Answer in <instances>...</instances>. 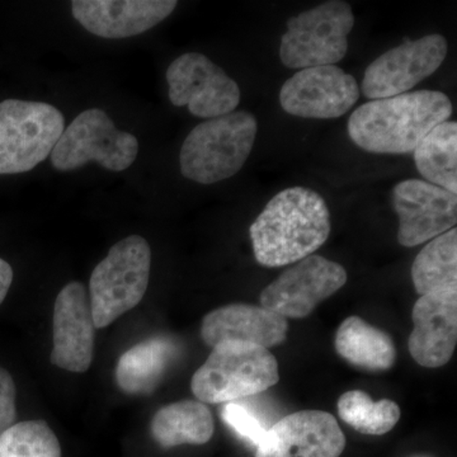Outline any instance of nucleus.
Wrapping results in <instances>:
<instances>
[{
    "label": "nucleus",
    "mask_w": 457,
    "mask_h": 457,
    "mask_svg": "<svg viewBox=\"0 0 457 457\" xmlns=\"http://www.w3.org/2000/svg\"><path fill=\"white\" fill-rule=\"evenodd\" d=\"M170 99L176 107H188L201 119H215L234 112L240 104V88L236 80L209 57L188 53L174 60L168 68Z\"/></svg>",
    "instance_id": "1a4fd4ad"
},
{
    "label": "nucleus",
    "mask_w": 457,
    "mask_h": 457,
    "mask_svg": "<svg viewBox=\"0 0 457 457\" xmlns=\"http://www.w3.org/2000/svg\"><path fill=\"white\" fill-rule=\"evenodd\" d=\"M53 330L51 363L69 372L88 371L95 356L96 327L82 282H69L57 295Z\"/></svg>",
    "instance_id": "2eb2a0df"
},
{
    "label": "nucleus",
    "mask_w": 457,
    "mask_h": 457,
    "mask_svg": "<svg viewBox=\"0 0 457 457\" xmlns=\"http://www.w3.org/2000/svg\"><path fill=\"white\" fill-rule=\"evenodd\" d=\"M347 279V270L341 264L321 255H309L262 291L261 306L285 319L305 318L341 290Z\"/></svg>",
    "instance_id": "9d476101"
},
{
    "label": "nucleus",
    "mask_w": 457,
    "mask_h": 457,
    "mask_svg": "<svg viewBox=\"0 0 457 457\" xmlns=\"http://www.w3.org/2000/svg\"><path fill=\"white\" fill-rule=\"evenodd\" d=\"M258 122L246 111L206 120L189 132L180 149L183 176L212 185L236 176L253 149Z\"/></svg>",
    "instance_id": "7ed1b4c3"
},
{
    "label": "nucleus",
    "mask_w": 457,
    "mask_h": 457,
    "mask_svg": "<svg viewBox=\"0 0 457 457\" xmlns=\"http://www.w3.org/2000/svg\"><path fill=\"white\" fill-rule=\"evenodd\" d=\"M451 114L453 104L445 93L417 90L362 104L348 120V135L365 152L407 154Z\"/></svg>",
    "instance_id": "f03ea898"
},
{
    "label": "nucleus",
    "mask_w": 457,
    "mask_h": 457,
    "mask_svg": "<svg viewBox=\"0 0 457 457\" xmlns=\"http://www.w3.org/2000/svg\"><path fill=\"white\" fill-rule=\"evenodd\" d=\"M353 25L351 5L341 0L323 3L290 18L279 46L282 64L300 71L337 64L347 54Z\"/></svg>",
    "instance_id": "0eeeda50"
},
{
    "label": "nucleus",
    "mask_w": 457,
    "mask_h": 457,
    "mask_svg": "<svg viewBox=\"0 0 457 457\" xmlns=\"http://www.w3.org/2000/svg\"><path fill=\"white\" fill-rule=\"evenodd\" d=\"M139 153V141L132 134L119 130L104 110L84 111L65 129L51 152L56 170H79L97 162L104 170H128Z\"/></svg>",
    "instance_id": "6e6552de"
},
{
    "label": "nucleus",
    "mask_w": 457,
    "mask_h": 457,
    "mask_svg": "<svg viewBox=\"0 0 457 457\" xmlns=\"http://www.w3.org/2000/svg\"><path fill=\"white\" fill-rule=\"evenodd\" d=\"M0 457H62V446L45 420H27L0 435Z\"/></svg>",
    "instance_id": "393cba45"
},
{
    "label": "nucleus",
    "mask_w": 457,
    "mask_h": 457,
    "mask_svg": "<svg viewBox=\"0 0 457 457\" xmlns=\"http://www.w3.org/2000/svg\"><path fill=\"white\" fill-rule=\"evenodd\" d=\"M16 384L7 370L0 368V435L16 422Z\"/></svg>",
    "instance_id": "bb28decb"
},
{
    "label": "nucleus",
    "mask_w": 457,
    "mask_h": 457,
    "mask_svg": "<svg viewBox=\"0 0 457 457\" xmlns=\"http://www.w3.org/2000/svg\"><path fill=\"white\" fill-rule=\"evenodd\" d=\"M411 279L422 295L457 285V230L435 237L418 253L411 266Z\"/></svg>",
    "instance_id": "5701e85b"
},
{
    "label": "nucleus",
    "mask_w": 457,
    "mask_h": 457,
    "mask_svg": "<svg viewBox=\"0 0 457 457\" xmlns=\"http://www.w3.org/2000/svg\"><path fill=\"white\" fill-rule=\"evenodd\" d=\"M399 218L398 242L417 246L442 236L457 222V196L422 179H405L393 188Z\"/></svg>",
    "instance_id": "ddd939ff"
},
{
    "label": "nucleus",
    "mask_w": 457,
    "mask_h": 457,
    "mask_svg": "<svg viewBox=\"0 0 457 457\" xmlns=\"http://www.w3.org/2000/svg\"><path fill=\"white\" fill-rule=\"evenodd\" d=\"M152 267V249L143 237L131 236L116 243L93 270L89 302L95 327L112 324L139 305L145 296Z\"/></svg>",
    "instance_id": "39448f33"
},
{
    "label": "nucleus",
    "mask_w": 457,
    "mask_h": 457,
    "mask_svg": "<svg viewBox=\"0 0 457 457\" xmlns=\"http://www.w3.org/2000/svg\"><path fill=\"white\" fill-rule=\"evenodd\" d=\"M174 0H75L78 22L102 38H128L149 31L170 16Z\"/></svg>",
    "instance_id": "f3484780"
},
{
    "label": "nucleus",
    "mask_w": 457,
    "mask_h": 457,
    "mask_svg": "<svg viewBox=\"0 0 457 457\" xmlns=\"http://www.w3.org/2000/svg\"><path fill=\"white\" fill-rule=\"evenodd\" d=\"M287 332V319L248 303L216 309L201 324V338L212 348L222 342H245L270 350L284 343Z\"/></svg>",
    "instance_id": "a211bd4d"
},
{
    "label": "nucleus",
    "mask_w": 457,
    "mask_h": 457,
    "mask_svg": "<svg viewBox=\"0 0 457 457\" xmlns=\"http://www.w3.org/2000/svg\"><path fill=\"white\" fill-rule=\"evenodd\" d=\"M345 436L323 411H295L270 426L255 457H339Z\"/></svg>",
    "instance_id": "4468645a"
},
{
    "label": "nucleus",
    "mask_w": 457,
    "mask_h": 457,
    "mask_svg": "<svg viewBox=\"0 0 457 457\" xmlns=\"http://www.w3.org/2000/svg\"><path fill=\"white\" fill-rule=\"evenodd\" d=\"M12 282H13V270L9 266L8 262L0 258V305L4 302Z\"/></svg>",
    "instance_id": "cd10ccee"
},
{
    "label": "nucleus",
    "mask_w": 457,
    "mask_h": 457,
    "mask_svg": "<svg viewBox=\"0 0 457 457\" xmlns=\"http://www.w3.org/2000/svg\"><path fill=\"white\" fill-rule=\"evenodd\" d=\"M338 413L343 422L369 436H383L392 431L402 416L399 405L393 400L374 402L362 390L343 394L338 400Z\"/></svg>",
    "instance_id": "b1692460"
},
{
    "label": "nucleus",
    "mask_w": 457,
    "mask_h": 457,
    "mask_svg": "<svg viewBox=\"0 0 457 457\" xmlns=\"http://www.w3.org/2000/svg\"><path fill=\"white\" fill-rule=\"evenodd\" d=\"M179 347L173 339L158 336L135 345L120 357L114 378L120 389L130 395H141L155 389Z\"/></svg>",
    "instance_id": "6ab92c4d"
},
{
    "label": "nucleus",
    "mask_w": 457,
    "mask_h": 457,
    "mask_svg": "<svg viewBox=\"0 0 457 457\" xmlns=\"http://www.w3.org/2000/svg\"><path fill=\"white\" fill-rule=\"evenodd\" d=\"M150 432L156 444L168 450L180 445L207 444L215 432V423L204 403L183 400L159 409L150 423Z\"/></svg>",
    "instance_id": "aec40b11"
},
{
    "label": "nucleus",
    "mask_w": 457,
    "mask_h": 457,
    "mask_svg": "<svg viewBox=\"0 0 457 457\" xmlns=\"http://www.w3.org/2000/svg\"><path fill=\"white\" fill-rule=\"evenodd\" d=\"M446 55L447 41L442 35L425 36L394 47L368 66L362 93L371 101L404 95L431 77Z\"/></svg>",
    "instance_id": "9b49d317"
},
{
    "label": "nucleus",
    "mask_w": 457,
    "mask_h": 457,
    "mask_svg": "<svg viewBox=\"0 0 457 457\" xmlns=\"http://www.w3.org/2000/svg\"><path fill=\"white\" fill-rule=\"evenodd\" d=\"M411 319V356L423 368L446 365L457 343V285L422 295L414 303Z\"/></svg>",
    "instance_id": "dca6fc26"
},
{
    "label": "nucleus",
    "mask_w": 457,
    "mask_h": 457,
    "mask_svg": "<svg viewBox=\"0 0 457 457\" xmlns=\"http://www.w3.org/2000/svg\"><path fill=\"white\" fill-rule=\"evenodd\" d=\"M360 86L336 65L303 69L286 80L279 104L286 112L303 119H338L360 98Z\"/></svg>",
    "instance_id": "f8f14e48"
},
{
    "label": "nucleus",
    "mask_w": 457,
    "mask_h": 457,
    "mask_svg": "<svg viewBox=\"0 0 457 457\" xmlns=\"http://www.w3.org/2000/svg\"><path fill=\"white\" fill-rule=\"evenodd\" d=\"M249 234L255 260L262 266L276 269L296 263L327 242L329 209L311 188H286L266 204Z\"/></svg>",
    "instance_id": "f257e3e1"
},
{
    "label": "nucleus",
    "mask_w": 457,
    "mask_h": 457,
    "mask_svg": "<svg viewBox=\"0 0 457 457\" xmlns=\"http://www.w3.org/2000/svg\"><path fill=\"white\" fill-rule=\"evenodd\" d=\"M276 357L267 348L245 342L215 345L192 376V393L201 403L237 402L264 393L278 383Z\"/></svg>",
    "instance_id": "20e7f679"
},
{
    "label": "nucleus",
    "mask_w": 457,
    "mask_h": 457,
    "mask_svg": "<svg viewBox=\"0 0 457 457\" xmlns=\"http://www.w3.org/2000/svg\"><path fill=\"white\" fill-rule=\"evenodd\" d=\"M221 418L233 431L237 433V436H240L243 440L251 442L255 447L260 446L269 431L253 409L243 404L239 400L227 403L222 408Z\"/></svg>",
    "instance_id": "a878e982"
},
{
    "label": "nucleus",
    "mask_w": 457,
    "mask_h": 457,
    "mask_svg": "<svg viewBox=\"0 0 457 457\" xmlns=\"http://www.w3.org/2000/svg\"><path fill=\"white\" fill-rule=\"evenodd\" d=\"M414 162L420 176L456 195L457 123L445 121L426 135L414 149Z\"/></svg>",
    "instance_id": "4be33fe9"
},
{
    "label": "nucleus",
    "mask_w": 457,
    "mask_h": 457,
    "mask_svg": "<svg viewBox=\"0 0 457 457\" xmlns=\"http://www.w3.org/2000/svg\"><path fill=\"white\" fill-rule=\"evenodd\" d=\"M65 130V119L44 102H0V174L32 170L53 152Z\"/></svg>",
    "instance_id": "423d86ee"
},
{
    "label": "nucleus",
    "mask_w": 457,
    "mask_h": 457,
    "mask_svg": "<svg viewBox=\"0 0 457 457\" xmlns=\"http://www.w3.org/2000/svg\"><path fill=\"white\" fill-rule=\"evenodd\" d=\"M335 345L337 353L356 368L385 371L395 363L396 348L392 337L360 317L342 321Z\"/></svg>",
    "instance_id": "412c9836"
}]
</instances>
